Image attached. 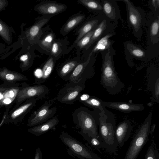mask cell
I'll use <instances>...</instances> for the list:
<instances>
[{
  "mask_svg": "<svg viewBox=\"0 0 159 159\" xmlns=\"http://www.w3.org/2000/svg\"><path fill=\"white\" fill-rule=\"evenodd\" d=\"M99 134L102 148L115 152L118 146L115 135L116 119L114 114L107 109L100 113Z\"/></svg>",
  "mask_w": 159,
  "mask_h": 159,
  "instance_id": "obj_1",
  "label": "cell"
},
{
  "mask_svg": "<svg viewBox=\"0 0 159 159\" xmlns=\"http://www.w3.org/2000/svg\"><path fill=\"white\" fill-rule=\"evenodd\" d=\"M100 84L112 95L119 93L125 87L115 70L110 49L107 50L103 60Z\"/></svg>",
  "mask_w": 159,
  "mask_h": 159,
  "instance_id": "obj_2",
  "label": "cell"
},
{
  "mask_svg": "<svg viewBox=\"0 0 159 159\" xmlns=\"http://www.w3.org/2000/svg\"><path fill=\"white\" fill-rule=\"evenodd\" d=\"M101 112L82 108V111H80L77 115L78 119L75 120L76 126L81 129L79 133L90 137L99 138L98 127Z\"/></svg>",
  "mask_w": 159,
  "mask_h": 159,
  "instance_id": "obj_3",
  "label": "cell"
},
{
  "mask_svg": "<svg viewBox=\"0 0 159 159\" xmlns=\"http://www.w3.org/2000/svg\"><path fill=\"white\" fill-rule=\"evenodd\" d=\"M152 113H150L138 129L124 159H136L148 139Z\"/></svg>",
  "mask_w": 159,
  "mask_h": 159,
  "instance_id": "obj_4",
  "label": "cell"
},
{
  "mask_svg": "<svg viewBox=\"0 0 159 159\" xmlns=\"http://www.w3.org/2000/svg\"><path fill=\"white\" fill-rule=\"evenodd\" d=\"M26 84L4 82L0 84V108L11 109L15 104L18 93Z\"/></svg>",
  "mask_w": 159,
  "mask_h": 159,
  "instance_id": "obj_5",
  "label": "cell"
},
{
  "mask_svg": "<svg viewBox=\"0 0 159 159\" xmlns=\"http://www.w3.org/2000/svg\"><path fill=\"white\" fill-rule=\"evenodd\" d=\"M62 142L74 155L81 159H100L90 150L76 139L65 132L60 135Z\"/></svg>",
  "mask_w": 159,
  "mask_h": 159,
  "instance_id": "obj_6",
  "label": "cell"
},
{
  "mask_svg": "<svg viewBox=\"0 0 159 159\" xmlns=\"http://www.w3.org/2000/svg\"><path fill=\"white\" fill-rule=\"evenodd\" d=\"M37 99L34 98L28 99L10 109L8 115L7 123L16 124L20 123L35 106Z\"/></svg>",
  "mask_w": 159,
  "mask_h": 159,
  "instance_id": "obj_7",
  "label": "cell"
},
{
  "mask_svg": "<svg viewBox=\"0 0 159 159\" xmlns=\"http://www.w3.org/2000/svg\"><path fill=\"white\" fill-rule=\"evenodd\" d=\"M48 90L44 85L31 86L27 84L19 91L16 97L15 106H17L26 100L34 98H41L48 92Z\"/></svg>",
  "mask_w": 159,
  "mask_h": 159,
  "instance_id": "obj_8",
  "label": "cell"
},
{
  "mask_svg": "<svg viewBox=\"0 0 159 159\" xmlns=\"http://www.w3.org/2000/svg\"><path fill=\"white\" fill-rule=\"evenodd\" d=\"M51 103L46 102L38 110L32 114L29 118L28 127H33L48 121L54 115L56 112L55 107L51 108Z\"/></svg>",
  "mask_w": 159,
  "mask_h": 159,
  "instance_id": "obj_9",
  "label": "cell"
},
{
  "mask_svg": "<svg viewBox=\"0 0 159 159\" xmlns=\"http://www.w3.org/2000/svg\"><path fill=\"white\" fill-rule=\"evenodd\" d=\"M66 8L65 4L57 3L56 1H46L37 5L34 9L45 16L51 17L62 12Z\"/></svg>",
  "mask_w": 159,
  "mask_h": 159,
  "instance_id": "obj_10",
  "label": "cell"
},
{
  "mask_svg": "<svg viewBox=\"0 0 159 159\" xmlns=\"http://www.w3.org/2000/svg\"><path fill=\"white\" fill-rule=\"evenodd\" d=\"M103 104L105 107H107L124 113H129L132 111H141L145 108L143 104L130 102L103 101Z\"/></svg>",
  "mask_w": 159,
  "mask_h": 159,
  "instance_id": "obj_11",
  "label": "cell"
},
{
  "mask_svg": "<svg viewBox=\"0 0 159 159\" xmlns=\"http://www.w3.org/2000/svg\"><path fill=\"white\" fill-rule=\"evenodd\" d=\"M132 126L128 120H125L116 126L115 135L118 146L121 147L130 137Z\"/></svg>",
  "mask_w": 159,
  "mask_h": 159,
  "instance_id": "obj_12",
  "label": "cell"
},
{
  "mask_svg": "<svg viewBox=\"0 0 159 159\" xmlns=\"http://www.w3.org/2000/svg\"><path fill=\"white\" fill-rule=\"evenodd\" d=\"M159 75L158 73H153L147 74V86L148 89L151 91L152 96L151 101L159 103Z\"/></svg>",
  "mask_w": 159,
  "mask_h": 159,
  "instance_id": "obj_13",
  "label": "cell"
},
{
  "mask_svg": "<svg viewBox=\"0 0 159 159\" xmlns=\"http://www.w3.org/2000/svg\"><path fill=\"white\" fill-rule=\"evenodd\" d=\"M126 4L127 10L128 20L134 31L139 30L142 17L139 12L128 0H123Z\"/></svg>",
  "mask_w": 159,
  "mask_h": 159,
  "instance_id": "obj_14",
  "label": "cell"
},
{
  "mask_svg": "<svg viewBox=\"0 0 159 159\" xmlns=\"http://www.w3.org/2000/svg\"><path fill=\"white\" fill-rule=\"evenodd\" d=\"M0 79L4 82L12 83L28 80V78L24 75L10 70L6 67L0 68Z\"/></svg>",
  "mask_w": 159,
  "mask_h": 159,
  "instance_id": "obj_15",
  "label": "cell"
},
{
  "mask_svg": "<svg viewBox=\"0 0 159 159\" xmlns=\"http://www.w3.org/2000/svg\"><path fill=\"white\" fill-rule=\"evenodd\" d=\"M59 121L57 117L55 116L45 123L29 128L28 131L34 135L39 136L54 129L58 123Z\"/></svg>",
  "mask_w": 159,
  "mask_h": 159,
  "instance_id": "obj_16",
  "label": "cell"
},
{
  "mask_svg": "<svg viewBox=\"0 0 159 159\" xmlns=\"http://www.w3.org/2000/svg\"><path fill=\"white\" fill-rule=\"evenodd\" d=\"M50 18V17L45 16L38 20L25 31V38L29 42H32L39 34L41 28L48 21Z\"/></svg>",
  "mask_w": 159,
  "mask_h": 159,
  "instance_id": "obj_17",
  "label": "cell"
},
{
  "mask_svg": "<svg viewBox=\"0 0 159 159\" xmlns=\"http://www.w3.org/2000/svg\"><path fill=\"white\" fill-rule=\"evenodd\" d=\"M85 15L79 12L70 17L61 29V33L66 35L72 30L77 25L82 22L85 18Z\"/></svg>",
  "mask_w": 159,
  "mask_h": 159,
  "instance_id": "obj_18",
  "label": "cell"
},
{
  "mask_svg": "<svg viewBox=\"0 0 159 159\" xmlns=\"http://www.w3.org/2000/svg\"><path fill=\"white\" fill-rule=\"evenodd\" d=\"M13 33H16L12 27L9 26L0 19V36L9 45L12 42Z\"/></svg>",
  "mask_w": 159,
  "mask_h": 159,
  "instance_id": "obj_19",
  "label": "cell"
},
{
  "mask_svg": "<svg viewBox=\"0 0 159 159\" xmlns=\"http://www.w3.org/2000/svg\"><path fill=\"white\" fill-rule=\"evenodd\" d=\"M112 35V34H108L100 39L91 52L93 54L98 51H103L110 49L112 42L109 38Z\"/></svg>",
  "mask_w": 159,
  "mask_h": 159,
  "instance_id": "obj_20",
  "label": "cell"
},
{
  "mask_svg": "<svg viewBox=\"0 0 159 159\" xmlns=\"http://www.w3.org/2000/svg\"><path fill=\"white\" fill-rule=\"evenodd\" d=\"M98 21L97 20H93L85 23L79 29L78 36L73 44H75L84 35L93 30L94 27H96Z\"/></svg>",
  "mask_w": 159,
  "mask_h": 159,
  "instance_id": "obj_21",
  "label": "cell"
},
{
  "mask_svg": "<svg viewBox=\"0 0 159 159\" xmlns=\"http://www.w3.org/2000/svg\"><path fill=\"white\" fill-rule=\"evenodd\" d=\"M81 86H75L69 89L66 92L60 100L61 102L64 103H71V101H74L78 96L81 91L83 89Z\"/></svg>",
  "mask_w": 159,
  "mask_h": 159,
  "instance_id": "obj_22",
  "label": "cell"
},
{
  "mask_svg": "<svg viewBox=\"0 0 159 159\" xmlns=\"http://www.w3.org/2000/svg\"><path fill=\"white\" fill-rule=\"evenodd\" d=\"M103 101L98 97L90 95L87 100L82 102L86 106L92 108L93 110L102 112L106 109L103 104Z\"/></svg>",
  "mask_w": 159,
  "mask_h": 159,
  "instance_id": "obj_23",
  "label": "cell"
},
{
  "mask_svg": "<svg viewBox=\"0 0 159 159\" xmlns=\"http://www.w3.org/2000/svg\"><path fill=\"white\" fill-rule=\"evenodd\" d=\"M106 20H104L96 27L89 43L85 48V49H88L91 45L99 38L106 29Z\"/></svg>",
  "mask_w": 159,
  "mask_h": 159,
  "instance_id": "obj_24",
  "label": "cell"
},
{
  "mask_svg": "<svg viewBox=\"0 0 159 159\" xmlns=\"http://www.w3.org/2000/svg\"><path fill=\"white\" fill-rule=\"evenodd\" d=\"M102 3V10L108 18L112 20L116 17V9L112 1L103 0Z\"/></svg>",
  "mask_w": 159,
  "mask_h": 159,
  "instance_id": "obj_25",
  "label": "cell"
},
{
  "mask_svg": "<svg viewBox=\"0 0 159 159\" xmlns=\"http://www.w3.org/2000/svg\"><path fill=\"white\" fill-rule=\"evenodd\" d=\"M78 3L91 10H102V3L98 1L94 0H78Z\"/></svg>",
  "mask_w": 159,
  "mask_h": 159,
  "instance_id": "obj_26",
  "label": "cell"
},
{
  "mask_svg": "<svg viewBox=\"0 0 159 159\" xmlns=\"http://www.w3.org/2000/svg\"><path fill=\"white\" fill-rule=\"evenodd\" d=\"M92 53L91 52L89 56L87 61L84 63L79 64L74 69L73 71L71 74L70 79L71 81H74L80 76L82 72L83 71L85 67L88 64L91 56Z\"/></svg>",
  "mask_w": 159,
  "mask_h": 159,
  "instance_id": "obj_27",
  "label": "cell"
},
{
  "mask_svg": "<svg viewBox=\"0 0 159 159\" xmlns=\"http://www.w3.org/2000/svg\"><path fill=\"white\" fill-rule=\"evenodd\" d=\"M159 20H155L152 23L150 29V35L151 40L154 43L159 40Z\"/></svg>",
  "mask_w": 159,
  "mask_h": 159,
  "instance_id": "obj_28",
  "label": "cell"
},
{
  "mask_svg": "<svg viewBox=\"0 0 159 159\" xmlns=\"http://www.w3.org/2000/svg\"><path fill=\"white\" fill-rule=\"evenodd\" d=\"M54 34L50 32L46 35L40 42V45L45 49L50 52L53 43L54 41Z\"/></svg>",
  "mask_w": 159,
  "mask_h": 159,
  "instance_id": "obj_29",
  "label": "cell"
},
{
  "mask_svg": "<svg viewBox=\"0 0 159 159\" xmlns=\"http://www.w3.org/2000/svg\"><path fill=\"white\" fill-rule=\"evenodd\" d=\"M54 66V61L53 58H50L44 65L43 69L42 76L43 79H46L51 73Z\"/></svg>",
  "mask_w": 159,
  "mask_h": 159,
  "instance_id": "obj_30",
  "label": "cell"
},
{
  "mask_svg": "<svg viewBox=\"0 0 159 159\" xmlns=\"http://www.w3.org/2000/svg\"><path fill=\"white\" fill-rule=\"evenodd\" d=\"M95 29H93L87 33L75 44L77 50H80L85 48L88 44Z\"/></svg>",
  "mask_w": 159,
  "mask_h": 159,
  "instance_id": "obj_31",
  "label": "cell"
},
{
  "mask_svg": "<svg viewBox=\"0 0 159 159\" xmlns=\"http://www.w3.org/2000/svg\"><path fill=\"white\" fill-rule=\"evenodd\" d=\"M79 64V63L75 61L67 62L61 68L60 72V75L62 76L67 75L73 70Z\"/></svg>",
  "mask_w": 159,
  "mask_h": 159,
  "instance_id": "obj_32",
  "label": "cell"
},
{
  "mask_svg": "<svg viewBox=\"0 0 159 159\" xmlns=\"http://www.w3.org/2000/svg\"><path fill=\"white\" fill-rule=\"evenodd\" d=\"M127 49L130 54L135 57L142 58L145 56V52L143 50L132 44H128Z\"/></svg>",
  "mask_w": 159,
  "mask_h": 159,
  "instance_id": "obj_33",
  "label": "cell"
},
{
  "mask_svg": "<svg viewBox=\"0 0 159 159\" xmlns=\"http://www.w3.org/2000/svg\"><path fill=\"white\" fill-rule=\"evenodd\" d=\"M145 159H159L158 152L154 143L151 144L148 147Z\"/></svg>",
  "mask_w": 159,
  "mask_h": 159,
  "instance_id": "obj_34",
  "label": "cell"
},
{
  "mask_svg": "<svg viewBox=\"0 0 159 159\" xmlns=\"http://www.w3.org/2000/svg\"><path fill=\"white\" fill-rule=\"evenodd\" d=\"M80 134L92 147L97 149L102 148V143L99 137L98 138L90 137L83 134Z\"/></svg>",
  "mask_w": 159,
  "mask_h": 159,
  "instance_id": "obj_35",
  "label": "cell"
},
{
  "mask_svg": "<svg viewBox=\"0 0 159 159\" xmlns=\"http://www.w3.org/2000/svg\"><path fill=\"white\" fill-rule=\"evenodd\" d=\"M60 47V43L54 40L50 51L51 54L55 57L57 56L59 53Z\"/></svg>",
  "mask_w": 159,
  "mask_h": 159,
  "instance_id": "obj_36",
  "label": "cell"
},
{
  "mask_svg": "<svg viewBox=\"0 0 159 159\" xmlns=\"http://www.w3.org/2000/svg\"><path fill=\"white\" fill-rule=\"evenodd\" d=\"M20 60L23 62L20 67L22 70H25V68L29 65V61L28 55L25 54L21 56L20 58Z\"/></svg>",
  "mask_w": 159,
  "mask_h": 159,
  "instance_id": "obj_37",
  "label": "cell"
},
{
  "mask_svg": "<svg viewBox=\"0 0 159 159\" xmlns=\"http://www.w3.org/2000/svg\"><path fill=\"white\" fill-rule=\"evenodd\" d=\"M10 109H6L4 112L2 119L0 122V128L4 124L7 123L8 115Z\"/></svg>",
  "mask_w": 159,
  "mask_h": 159,
  "instance_id": "obj_38",
  "label": "cell"
},
{
  "mask_svg": "<svg viewBox=\"0 0 159 159\" xmlns=\"http://www.w3.org/2000/svg\"><path fill=\"white\" fill-rule=\"evenodd\" d=\"M34 159H43L42 151L39 147L36 148L35 152Z\"/></svg>",
  "mask_w": 159,
  "mask_h": 159,
  "instance_id": "obj_39",
  "label": "cell"
},
{
  "mask_svg": "<svg viewBox=\"0 0 159 159\" xmlns=\"http://www.w3.org/2000/svg\"><path fill=\"white\" fill-rule=\"evenodd\" d=\"M8 1L7 0H0V11L4 10L7 6Z\"/></svg>",
  "mask_w": 159,
  "mask_h": 159,
  "instance_id": "obj_40",
  "label": "cell"
},
{
  "mask_svg": "<svg viewBox=\"0 0 159 159\" xmlns=\"http://www.w3.org/2000/svg\"><path fill=\"white\" fill-rule=\"evenodd\" d=\"M90 95L88 94H83L80 97V100L82 102L87 100L90 97Z\"/></svg>",
  "mask_w": 159,
  "mask_h": 159,
  "instance_id": "obj_41",
  "label": "cell"
},
{
  "mask_svg": "<svg viewBox=\"0 0 159 159\" xmlns=\"http://www.w3.org/2000/svg\"><path fill=\"white\" fill-rule=\"evenodd\" d=\"M152 4L155 9L158 8L159 6V0H152Z\"/></svg>",
  "mask_w": 159,
  "mask_h": 159,
  "instance_id": "obj_42",
  "label": "cell"
},
{
  "mask_svg": "<svg viewBox=\"0 0 159 159\" xmlns=\"http://www.w3.org/2000/svg\"><path fill=\"white\" fill-rule=\"evenodd\" d=\"M6 47V45L2 43H0V51Z\"/></svg>",
  "mask_w": 159,
  "mask_h": 159,
  "instance_id": "obj_43",
  "label": "cell"
}]
</instances>
